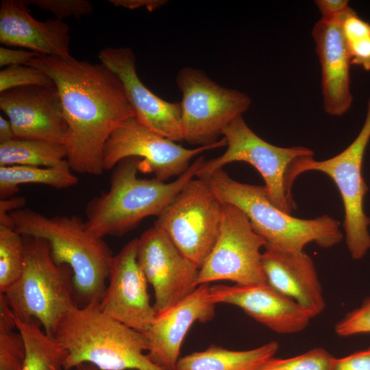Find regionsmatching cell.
Listing matches in <instances>:
<instances>
[{"mask_svg":"<svg viewBox=\"0 0 370 370\" xmlns=\"http://www.w3.org/2000/svg\"><path fill=\"white\" fill-rule=\"evenodd\" d=\"M54 82L67 124L66 160L73 172L100 175L105 145L114 130L134 117L123 84L102 63L39 55L28 64Z\"/></svg>","mask_w":370,"mask_h":370,"instance_id":"cell-1","label":"cell"},{"mask_svg":"<svg viewBox=\"0 0 370 370\" xmlns=\"http://www.w3.org/2000/svg\"><path fill=\"white\" fill-rule=\"evenodd\" d=\"M53 336L67 353L63 370L82 363L101 370H162L145 354L149 349L145 334L103 312L99 301L71 309Z\"/></svg>","mask_w":370,"mask_h":370,"instance_id":"cell-2","label":"cell"},{"mask_svg":"<svg viewBox=\"0 0 370 370\" xmlns=\"http://www.w3.org/2000/svg\"><path fill=\"white\" fill-rule=\"evenodd\" d=\"M138 158H127L113 169L108 191L95 197L86 207V225L93 234L104 238L122 236L149 216L157 217L182 188L196 177L205 162L203 157L171 182L138 177Z\"/></svg>","mask_w":370,"mask_h":370,"instance_id":"cell-3","label":"cell"},{"mask_svg":"<svg viewBox=\"0 0 370 370\" xmlns=\"http://www.w3.org/2000/svg\"><path fill=\"white\" fill-rule=\"evenodd\" d=\"M10 215L18 233L45 240L55 262L69 267L73 288L85 304L100 301L114 256L103 238L88 230L85 221L76 215L49 217L26 208Z\"/></svg>","mask_w":370,"mask_h":370,"instance_id":"cell-4","label":"cell"},{"mask_svg":"<svg viewBox=\"0 0 370 370\" xmlns=\"http://www.w3.org/2000/svg\"><path fill=\"white\" fill-rule=\"evenodd\" d=\"M199 178L207 182L223 204L234 205L245 214L264 240V247L300 253L310 243L328 248L343 238L338 220L329 215L309 219L293 217L271 202L264 186L237 182L223 169Z\"/></svg>","mask_w":370,"mask_h":370,"instance_id":"cell-5","label":"cell"},{"mask_svg":"<svg viewBox=\"0 0 370 370\" xmlns=\"http://www.w3.org/2000/svg\"><path fill=\"white\" fill-rule=\"evenodd\" d=\"M24 237L22 273L3 294L16 317L36 319L44 331L53 336L63 317L77 306L71 270L55 262L47 241Z\"/></svg>","mask_w":370,"mask_h":370,"instance_id":"cell-6","label":"cell"},{"mask_svg":"<svg viewBox=\"0 0 370 370\" xmlns=\"http://www.w3.org/2000/svg\"><path fill=\"white\" fill-rule=\"evenodd\" d=\"M370 140V98L364 124L353 142L338 154L325 160L313 156L296 159L286 176V186L291 193L298 175L317 171L329 176L341 196L344 207L343 228L348 250L354 259L362 258L370 249L368 230L370 219L364 210V198L369 190L362 176V162L365 149Z\"/></svg>","mask_w":370,"mask_h":370,"instance_id":"cell-7","label":"cell"},{"mask_svg":"<svg viewBox=\"0 0 370 370\" xmlns=\"http://www.w3.org/2000/svg\"><path fill=\"white\" fill-rule=\"evenodd\" d=\"M176 82L182 94L184 140L192 145L208 146L219 141L225 128L251 103L245 93L220 86L198 69H182Z\"/></svg>","mask_w":370,"mask_h":370,"instance_id":"cell-8","label":"cell"},{"mask_svg":"<svg viewBox=\"0 0 370 370\" xmlns=\"http://www.w3.org/2000/svg\"><path fill=\"white\" fill-rule=\"evenodd\" d=\"M223 135L227 147L226 151L217 158L205 160L196 177L208 175L231 162H247L262 177L271 202L284 212L291 214L295 204L286 186L287 172L296 159L313 156V151L303 146L281 147L270 144L249 127L243 116L230 123Z\"/></svg>","mask_w":370,"mask_h":370,"instance_id":"cell-9","label":"cell"},{"mask_svg":"<svg viewBox=\"0 0 370 370\" xmlns=\"http://www.w3.org/2000/svg\"><path fill=\"white\" fill-rule=\"evenodd\" d=\"M223 206L207 182L195 177L158 217L154 226L199 269L217 239Z\"/></svg>","mask_w":370,"mask_h":370,"instance_id":"cell-10","label":"cell"},{"mask_svg":"<svg viewBox=\"0 0 370 370\" xmlns=\"http://www.w3.org/2000/svg\"><path fill=\"white\" fill-rule=\"evenodd\" d=\"M265 245L241 210L223 204L219 235L199 270L196 286L221 280L237 284L267 283L261 251Z\"/></svg>","mask_w":370,"mask_h":370,"instance_id":"cell-11","label":"cell"},{"mask_svg":"<svg viewBox=\"0 0 370 370\" xmlns=\"http://www.w3.org/2000/svg\"><path fill=\"white\" fill-rule=\"evenodd\" d=\"M226 145L225 138L208 146L187 149L151 130L131 117L118 126L108 138L103 150V168L110 170L127 158H138L139 170L151 172L166 182L180 176L201 153Z\"/></svg>","mask_w":370,"mask_h":370,"instance_id":"cell-12","label":"cell"},{"mask_svg":"<svg viewBox=\"0 0 370 370\" xmlns=\"http://www.w3.org/2000/svg\"><path fill=\"white\" fill-rule=\"evenodd\" d=\"M137 259L153 288L156 314L179 303L197 288L199 269L154 225L138 238Z\"/></svg>","mask_w":370,"mask_h":370,"instance_id":"cell-13","label":"cell"},{"mask_svg":"<svg viewBox=\"0 0 370 370\" xmlns=\"http://www.w3.org/2000/svg\"><path fill=\"white\" fill-rule=\"evenodd\" d=\"M138 238L132 239L114 256L99 307L110 317L144 334L156 312L150 303L148 282L138 262Z\"/></svg>","mask_w":370,"mask_h":370,"instance_id":"cell-14","label":"cell"},{"mask_svg":"<svg viewBox=\"0 0 370 370\" xmlns=\"http://www.w3.org/2000/svg\"><path fill=\"white\" fill-rule=\"evenodd\" d=\"M99 58L119 77L139 123L173 141L184 140L180 103L165 101L147 88L138 75L130 48L107 47L100 51Z\"/></svg>","mask_w":370,"mask_h":370,"instance_id":"cell-15","label":"cell"},{"mask_svg":"<svg viewBox=\"0 0 370 370\" xmlns=\"http://www.w3.org/2000/svg\"><path fill=\"white\" fill-rule=\"evenodd\" d=\"M15 138L65 143L67 124L56 87L32 86L0 93Z\"/></svg>","mask_w":370,"mask_h":370,"instance_id":"cell-16","label":"cell"},{"mask_svg":"<svg viewBox=\"0 0 370 370\" xmlns=\"http://www.w3.org/2000/svg\"><path fill=\"white\" fill-rule=\"evenodd\" d=\"M214 304L235 305L272 331L282 334L299 332L307 327L310 314L292 299L267 283L210 286Z\"/></svg>","mask_w":370,"mask_h":370,"instance_id":"cell-17","label":"cell"},{"mask_svg":"<svg viewBox=\"0 0 370 370\" xmlns=\"http://www.w3.org/2000/svg\"><path fill=\"white\" fill-rule=\"evenodd\" d=\"M208 284L198 286L188 297L156 314L144 333L149 342L147 356L162 370H176L182 342L196 321L206 323L214 316L215 305Z\"/></svg>","mask_w":370,"mask_h":370,"instance_id":"cell-18","label":"cell"},{"mask_svg":"<svg viewBox=\"0 0 370 370\" xmlns=\"http://www.w3.org/2000/svg\"><path fill=\"white\" fill-rule=\"evenodd\" d=\"M342 18V17H341ZM320 18L312 29L321 71V92L325 112L339 116L351 108V60L343 36L341 19Z\"/></svg>","mask_w":370,"mask_h":370,"instance_id":"cell-19","label":"cell"},{"mask_svg":"<svg viewBox=\"0 0 370 370\" xmlns=\"http://www.w3.org/2000/svg\"><path fill=\"white\" fill-rule=\"evenodd\" d=\"M0 42L26 48L39 55L67 58L70 29L63 20L40 21L27 9L26 1L3 0L0 6Z\"/></svg>","mask_w":370,"mask_h":370,"instance_id":"cell-20","label":"cell"},{"mask_svg":"<svg viewBox=\"0 0 370 370\" xmlns=\"http://www.w3.org/2000/svg\"><path fill=\"white\" fill-rule=\"evenodd\" d=\"M264 249L262 267L267 283L294 300L312 318L321 313L325 304L312 259L304 251Z\"/></svg>","mask_w":370,"mask_h":370,"instance_id":"cell-21","label":"cell"},{"mask_svg":"<svg viewBox=\"0 0 370 370\" xmlns=\"http://www.w3.org/2000/svg\"><path fill=\"white\" fill-rule=\"evenodd\" d=\"M278 347L275 341L243 351L212 345L203 351L180 358L176 370H256L266 360L275 356Z\"/></svg>","mask_w":370,"mask_h":370,"instance_id":"cell-22","label":"cell"},{"mask_svg":"<svg viewBox=\"0 0 370 370\" xmlns=\"http://www.w3.org/2000/svg\"><path fill=\"white\" fill-rule=\"evenodd\" d=\"M14 319L25 347L21 370H63L67 353L60 343L42 330L34 319L24 320L15 316Z\"/></svg>","mask_w":370,"mask_h":370,"instance_id":"cell-23","label":"cell"},{"mask_svg":"<svg viewBox=\"0 0 370 370\" xmlns=\"http://www.w3.org/2000/svg\"><path fill=\"white\" fill-rule=\"evenodd\" d=\"M64 144L14 138L0 143V166L55 167L68 163Z\"/></svg>","mask_w":370,"mask_h":370,"instance_id":"cell-24","label":"cell"},{"mask_svg":"<svg viewBox=\"0 0 370 370\" xmlns=\"http://www.w3.org/2000/svg\"><path fill=\"white\" fill-rule=\"evenodd\" d=\"M77 182L69 163L55 167L0 166L1 199L11 197L23 184H44L60 189L74 186Z\"/></svg>","mask_w":370,"mask_h":370,"instance_id":"cell-25","label":"cell"},{"mask_svg":"<svg viewBox=\"0 0 370 370\" xmlns=\"http://www.w3.org/2000/svg\"><path fill=\"white\" fill-rule=\"evenodd\" d=\"M14 228L0 225V293L21 276L25 260V242Z\"/></svg>","mask_w":370,"mask_h":370,"instance_id":"cell-26","label":"cell"},{"mask_svg":"<svg viewBox=\"0 0 370 370\" xmlns=\"http://www.w3.org/2000/svg\"><path fill=\"white\" fill-rule=\"evenodd\" d=\"M341 27L351 64L370 71V23L350 8L341 18Z\"/></svg>","mask_w":370,"mask_h":370,"instance_id":"cell-27","label":"cell"},{"mask_svg":"<svg viewBox=\"0 0 370 370\" xmlns=\"http://www.w3.org/2000/svg\"><path fill=\"white\" fill-rule=\"evenodd\" d=\"M334 359L325 349L317 347L288 358L273 356L256 370H330Z\"/></svg>","mask_w":370,"mask_h":370,"instance_id":"cell-28","label":"cell"},{"mask_svg":"<svg viewBox=\"0 0 370 370\" xmlns=\"http://www.w3.org/2000/svg\"><path fill=\"white\" fill-rule=\"evenodd\" d=\"M15 323H0V370H21L25 347Z\"/></svg>","mask_w":370,"mask_h":370,"instance_id":"cell-29","label":"cell"},{"mask_svg":"<svg viewBox=\"0 0 370 370\" xmlns=\"http://www.w3.org/2000/svg\"><path fill=\"white\" fill-rule=\"evenodd\" d=\"M32 86L56 87L54 82L48 75L32 66H10L0 71V93L14 88Z\"/></svg>","mask_w":370,"mask_h":370,"instance_id":"cell-30","label":"cell"},{"mask_svg":"<svg viewBox=\"0 0 370 370\" xmlns=\"http://www.w3.org/2000/svg\"><path fill=\"white\" fill-rule=\"evenodd\" d=\"M26 3L47 10L60 20L70 16H88L93 11L92 3L88 0H29Z\"/></svg>","mask_w":370,"mask_h":370,"instance_id":"cell-31","label":"cell"},{"mask_svg":"<svg viewBox=\"0 0 370 370\" xmlns=\"http://www.w3.org/2000/svg\"><path fill=\"white\" fill-rule=\"evenodd\" d=\"M335 332L344 337L370 333V296L336 323Z\"/></svg>","mask_w":370,"mask_h":370,"instance_id":"cell-32","label":"cell"},{"mask_svg":"<svg viewBox=\"0 0 370 370\" xmlns=\"http://www.w3.org/2000/svg\"><path fill=\"white\" fill-rule=\"evenodd\" d=\"M330 370H370V346L343 358H334Z\"/></svg>","mask_w":370,"mask_h":370,"instance_id":"cell-33","label":"cell"},{"mask_svg":"<svg viewBox=\"0 0 370 370\" xmlns=\"http://www.w3.org/2000/svg\"><path fill=\"white\" fill-rule=\"evenodd\" d=\"M39 56L32 51L12 49L5 47H0V66L28 65L32 59Z\"/></svg>","mask_w":370,"mask_h":370,"instance_id":"cell-34","label":"cell"},{"mask_svg":"<svg viewBox=\"0 0 370 370\" xmlns=\"http://www.w3.org/2000/svg\"><path fill=\"white\" fill-rule=\"evenodd\" d=\"M315 4L321 18L327 21L340 19L351 8L346 0H317Z\"/></svg>","mask_w":370,"mask_h":370,"instance_id":"cell-35","label":"cell"},{"mask_svg":"<svg viewBox=\"0 0 370 370\" xmlns=\"http://www.w3.org/2000/svg\"><path fill=\"white\" fill-rule=\"evenodd\" d=\"M26 204L23 197H11L0 201V225L14 228L10 214L13 211L25 208Z\"/></svg>","mask_w":370,"mask_h":370,"instance_id":"cell-36","label":"cell"},{"mask_svg":"<svg viewBox=\"0 0 370 370\" xmlns=\"http://www.w3.org/2000/svg\"><path fill=\"white\" fill-rule=\"evenodd\" d=\"M110 2L117 7H123L127 9L145 7L149 11H152L162 5L165 1L159 0H111Z\"/></svg>","mask_w":370,"mask_h":370,"instance_id":"cell-37","label":"cell"},{"mask_svg":"<svg viewBox=\"0 0 370 370\" xmlns=\"http://www.w3.org/2000/svg\"><path fill=\"white\" fill-rule=\"evenodd\" d=\"M14 138L11 123L8 119L0 116V143L7 142Z\"/></svg>","mask_w":370,"mask_h":370,"instance_id":"cell-38","label":"cell"},{"mask_svg":"<svg viewBox=\"0 0 370 370\" xmlns=\"http://www.w3.org/2000/svg\"><path fill=\"white\" fill-rule=\"evenodd\" d=\"M75 369L76 370H101L96 366L90 363L79 364Z\"/></svg>","mask_w":370,"mask_h":370,"instance_id":"cell-39","label":"cell"}]
</instances>
